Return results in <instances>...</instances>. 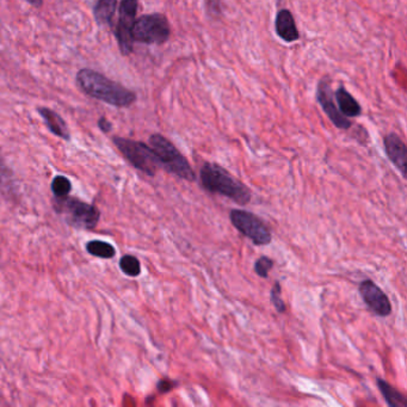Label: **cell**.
Instances as JSON below:
<instances>
[{
    "instance_id": "obj_12",
    "label": "cell",
    "mask_w": 407,
    "mask_h": 407,
    "mask_svg": "<svg viewBox=\"0 0 407 407\" xmlns=\"http://www.w3.org/2000/svg\"><path fill=\"white\" fill-rule=\"evenodd\" d=\"M275 31L277 36L286 43L298 41L300 38V33L296 27L294 16L286 9H282L277 12L275 19Z\"/></svg>"
},
{
    "instance_id": "obj_16",
    "label": "cell",
    "mask_w": 407,
    "mask_h": 407,
    "mask_svg": "<svg viewBox=\"0 0 407 407\" xmlns=\"http://www.w3.org/2000/svg\"><path fill=\"white\" fill-rule=\"evenodd\" d=\"M87 252L92 256L104 258V260L113 258L116 255L115 247L109 242H102V240H92V242H87Z\"/></svg>"
},
{
    "instance_id": "obj_1",
    "label": "cell",
    "mask_w": 407,
    "mask_h": 407,
    "mask_svg": "<svg viewBox=\"0 0 407 407\" xmlns=\"http://www.w3.org/2000/svg\"><path fill=\"white\" fill-rule=\"evenodd\" d=\"M77 82L85 94L110 106L127 108L136 101L132 90L90 68L80 69L77 73Z\"/></svg>"
},
{
    "instance_id": "obj_20",
    "label": "cell",
    "mask_w": 407,
    "mask_h": 407,
    "mask_svg": "<svg viewBox=\"0 0 407 407\" xmlns=\"http://www.w3.org/2000/svg\"><path fill=\"white\" fill-rule=\"evenodd\" d=\"M281 293H282V288L279 282H276L272 286V294H270V300H272V305L275 306L276 311L279 313H284L286 311V305L281 299Z\"/></svg>"
},
{
    "instance_id": "obj_8",
    "label": "cell",
    "mask_w": 407,
    "mask_h": 407,
    "mask_svg": "<svg viewBox=\"0 0 407 407\" xmlns=\"http://www.w3.org/2000/svg\"><path fill=\"white\" fill-rule=\"evenodd\" d=\"M139 8L138 0H122L118 11V22H117L115 36L120 47L122 55H130L133 53V26L135 23L136 12Z\"/></svg>"
},
{
    "instance_id": "obj_17",
    "label": "cell",
    "mask_w": 407,
    "mask_h": 407,
    "mask_svg": "<svg viewBox=\"0 0 407 407\" xmlns=\"http://www.w3.org/2000/svg\"><path fill=\"white\" fill-rule=\"evenodd\" d=\"M120 268H121L123 274L130 276V277H136L141 272L139 260L136 257L130 256V255L122 257L121 260H120Z\"/></svg>"
},
{
    "instance_id": "obj_9",
    "label": "cell",
    "mask_w": 407,
    "mask_h": 407,
    "mask_svg": "<svg viewBox=\"0 0 407 407\" xmlns=\"http://www.w3.org/2000/svg\"><path fill=\"white\" fill-rule=\"evenodd\" d=\"M317 101L323 111L328 115V118L331 120L333 125L336 126L337 128L344 129V130L350 128L352 123L338 109L328 78L321 79L318 84Z\"/></svg>"
},
{
    "instance_id": "obj_11",
    "label": "cell",
    "mask_w": 407,
    "mask_h": 407,
    "mask_svg": "<svg viewBox=\"0 0 407 407\" xmlns=\"http://www.w3.org/2000/svg\"><path fill=\"white\" fill-rule=\"evenodd\" d=\"M386 155L393 165L406 177L407 147L403 139L396 133H389L384 140Z\"/></svg>"
},
{
    "instance_id": "obj_5",
    "label": "cell",
    "mask_w": 407,
    "mask_h": 407,
    "mask_svg": "<svg viewBox=\"0 0 407 407\" xmlns=\"http://www.w3.org/2000/svg\"><path fill=\"white\" fill-rule=\"evenodd\" d=\"M133 40L145 45H162L170 38L169 21L162 13L143 15L133 26Z\"/></svg>"
},
{
    "instance_id": "obj_10",
    "label": "cell",
    "mask_w": 407,
    "mask_h": 407,
    "mask_svg": "<svg viewBox=\"0 0 407 407\" xmlns=\"http://www.w3.org/2000/svg\"><path fill=\"white\" fill-rule=\"evenodd\" d=\"M358 291L367 307L379 317H389L392 313V305L389 296L372 279H364L358 286Z\"/></svg>"
},
{
    "instance_id": "obj_23",
    "label": "cell",
    "mask_w": 407,
    "mask_h": 407,
    "mask_svg": "<svg viewBox=\"0 0 407 407\" xmlns=\"http://www.w3.org/2000/svg\"><path fill=\"white\" fill-rule=\"evenodd\" d=\"M99 127L102 132L104 133H109L111 132V129H113V125L110 123L108 120H106V117H101L99 120Z\"/></svg>"
},
{
    "instance_id": "obj_24",
    "label": "cell",
    "mask_w": 407,
    "mask_h": 407,
    "mask_svg": "<svg viewBox=\"0 0 407 407\" xmlns=\"http://www.w3.org/2000/svg\"><path fill=\"white\" fill-rule=\"evenodd\" d=\"M27 1L35 8H40L42 5V0H27Z\"/></svg>"
},
{
    "instance_id": "obj_7",
    "label": "cell",
    "mask_w": 407,
    "mask_h": 407,
    "mask_svg": "<svg viewBox=\"0 0 407 407\" xmlns=\"http://www.w3.org/2000/svg\"><path fill=\"white\" fill-rule=\"evenodd\" d=\"M57 200L59 203L57 207H59V211L66 216L67 223H71L72 226L84 230H92L97 226L101 215L97 208L85 203L83 201L67 196Z\"/></svg>"
},
{
    "instance_id": "obj_19",
    "label": "cell",
    "mask_w": 407,
    "mask_h": 407,
    "mask_svg": "<svg viewBox=\"0 0 407 407\" xmlns=\"http://www.w3.org/2000/svg\"><path fill=\"white\" fill-rule=\"evenodd\" d=\"M272 268H274V260L267 256L260 257V260H257L256 263H255V272H256L257 275L263 277V279L268 277L269 272Z\"/></svg>"
},
{
    "instance_id": "obj_14",
    "label": "cell",
    "mask_w": 407,
    "mask_h": 407,
    "mask_svg": "<svg viewBox=\"0 0 407 407\" xmlns=\"http://www.w3.org/2000/svg\"><path fill=\"white\" fill-rule=\"evenodd\" d=\"M38 111L54 135L59 136L61 139L67 140V141L71 139L66 122L62 120V117L59 113L48 109V108H38Z\"/></svg>"
},
{
    "instance_id": "obj_13",
    "label": "cell",
    "mask_w": 407,
    "mask_h": 407,
    "mask_svg": "<svg viewBox=\"0 0 407 407\" xmlns=\"http://www.w3.org/2000/svg\"><path fill=\"white\" fill-rule=\"evenodd\" d=\"M333 94H335L337 106L344 116L349 118V117L359 116L362 113V108L359 106V103L355 99L354 96L349 91H347L343 85H340Z\"/></svg>"
},
{
    "instance_id": "obj_6",
    "label": "cell",
    "mask_w": 407,
    "mask_h": 407,
    "mask_svg": "<svg viewBox=\"0 0 407 407\" xmlns=\"http://www.w3.org/2000/svg\"><path fill=\"white\" fill-rule=\"evenodd\" d=\"M230 223L240 233L257 246L269 245L272 240V230L267 223L257 215L242 209H233L230 211Z\"/></svg>"
},
{
    "instance_id": "obj_3",
    "label": "cell",
    "mask_w": 407,
    "mask_h": 407,
    "mask_svg": "<svg viewBox=\"0 0 407 407\" xmlns=\"http://www.w3.org/2000/svg\"><path fill=\"white\" fill-rule=\"evenodd\" d=\"M150 145L158 157L160 165L170 174L188 182L196 181V174L189 164L188 159L178 151V148L160 134H153L150 138Z\"/></svg>"
},
{
    "instance_id": "obj_15",
    "label": "cell",
    "mask_w": 407,
    "mask_h": 407,
    "mask_svg": "<svg viewBox=\"0 0 407 407\" xmlns=\"http://www.w3.org/2000/svg\"><path fill=\"white\" fill-rule=\"evenodd\" d=\"M377 386L380 389L381 394L385 398L386 403H389L391 407H406L407 401L406 398L396 391L393 386L389 385V382H386L382 379H377Z\"/></svg>"
},
{
    "instance_id": "obj_2",
    "label": "cell",
    "mask_w": 407,
    "mask_h": 407,
    "mask_svg": "<svg viewBox=\"0 0 407 407\" xmlns=\"http://www.w3.org/2000/svg\"><path fill=\"white\" fill-rule=\"evenodd\" d=\"M200 178L203 188L209 193L227 197L239 206L251 202V190L219 164L206 162L201 169Z\"/></svg>"
},
{
    "instance_id": "obj_4",
    "label": "cell",
    "mask_w": 407,
    "mask_h": 407,
    "mask_svg": "<svg viewBox=\"0 0 407 407\" xmlns=\"http://www.w3.org/2000/svg\"><path fill=\"white\" fill-rule=\"evenodd\" d=\"M113 143L122 155H125V158L135 169L143 171V174L155 176L159 167H162L153 148L146 143L125 138H113Z\"/></svg>"
},
{
    "instance_id": "obj_22",
    "label": "cell",
    "mask_w": 407,
    "mask_h": 407,
    "mask_svg": "<svg viewBox=\"0 0 407 407\" xmlns=\"http://www.w3.org/2000/svg\"><path fill=\"white\" fill-rule=\"evenodd\" d=\"M174 385H176V384H174V382H171V381L162 380L158 384V389L162 393L169 392V391L174 389Z\"/></svg>"
},
{
    "instance_id": "obj_21",
    "label": "cell",
    "mask_w": 407,
    "mask_h": 407,
    "mask_svg": "<svg viewBox=\"0 0 407 407\" xmlns=\"http://www.w3.org/2000/svg\"><path fill=\"white\" fill-rule=\"evenodd\" d=\"M12 174L9 170L8 166L0 159V185H5L11 181Z\"/></svg>"
},
{
    "instance_id": "obj_18",
    "label": "cell",
    "mask_w": 407,
    "mask_h": 407,
    "mask_svg": "<svg viewBox=\"0 0 407 407\" xmlns=\"http://www.w3.org/2000/svg\"><path fill=\"white\" fill-rule=\"evenodd\" d=\"M72 184L68 178L57 176L52 182V191L57 199H64L71 193Z\"/></svg>"
}]
</instances>
